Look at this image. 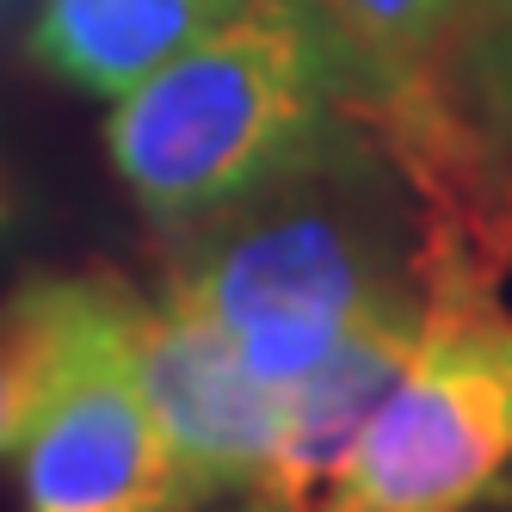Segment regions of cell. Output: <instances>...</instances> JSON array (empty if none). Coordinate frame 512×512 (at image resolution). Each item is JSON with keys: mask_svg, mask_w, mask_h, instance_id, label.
<instances>
[{"mask_svg": "<svg viewBox=\"0 0 512 512\" xmlns=\"http://www.w3.org/2000/svg\"><path fill=\"white\" fill-rule=\"evenodd\" d=\"M284 389L371 309L426 290V216L364 118L161 235V284Z\"/></svg>", "mask_w": 512, "mask_h": 512, "instance_id": "obj_1", "label": "cell"}, {"mask_svg": "<svg viewBox=\"0 0 512 512\" xmlns=\"http://www.w3.org/2000/svg\"><path fill=\"white\" fill-rule=\"evenodd\" d=\"M358 112V62L321 0H241L112 99L105 155L149 229L173 235Z\"/></svg>", "mask_w": 512, "mask_h": 512, "instance_id": "obj_2", "label": "cell"}, {"mask_svg": "<svg viewBox=\"0 0 512 512\" xmlns=\"http://www.w3.org/2000/svg\"><path fill=\"white\" fill-rule=\"evenodd\" d=\"M512 475V309L494 278L426 272V321L315 512H482Z\"/></svg>", "mask_w": 512, "mask_h": 512, "instance_id": "obj_3", "label": "cell"}, {"mask_svg": "<svg viewBox=\"0 0 512 512\" xmlns=\"http://www.w3.org/2000/svg\"><path fill=\"white\" fill-rule=\"evenodd\" d=\"M130 297L136 284L99 272L62 371L13 451L25 512H173L167 457L130 364Z\"/></svg>", "mask_w": 512, "mask_h": 512, "instance_id": "obj_4", "label": "cell"}, {"mask_svg": "<svg viewBox=\"0 0 512 512\" xmlns=\"http://www.w3.org/2000/svg\"><path fill=\"white\" fill-rule=\"evenodd\" d=\"M130 364L167 457L173 512H204L266 482L284 389L253 377L192 303L167 290H136Z\"/></svg>", "mask_w": 512, "mask_h": 512, "instance_id": "obj_5", "label": "cell"}, {"mask_svg": "<svg viewBox=\"0 0 512 512\" xmlns=\"http://www.w3.org/2000/svg\"><path fill=\"white\" fill-rule=\"evenodd\" d=\"M420 321H426V290L420 297H401V303H383L358 327H346L297 383H284L278 445H272L260 488L315 506L321 482L346 463L364 420L377 414V401L401 377V364H408V352L420 340Z\"/></svg>", "mask_w": 512, "mask_h": 512, "instance_id": "obj_6", "label": "cell"}, {"mask_svg": "<svg viewBox=\"0 0 512 512\" xmlns=\"http://www.w3.org/2000/svg\"><path fill=\"white\" fill-rule=\"evenodd\" d=\"M241 0H38L31 56L75 93L118 99Z\"/></svg>", "mask_w": 512, "mask_h": 512, "instance_id": "obj_7", "label": "cell"}, {"mask_svg": "<svg viewBox=\"0 0 512 512\" xmlns=\"http://www.w3.org/2000/svg\"><path fill=\"white\" fill-rule=\"evenodd\" d=\"M93 284H99V272L25 278L19 290L0 297V463L19 451L44 389L56 383L68 340H75V327L93 303Z\"/></svg>", "mask_w": 512, "mask_h": 512, "instance_id": "obj_8", "label": "cell"}, {"mask_svg": "<svg viewBox=\"0 0 512 512\" xmlns=\"http://www.w3.org/2000/svg\"><path fill=\"white\" fill-rule=\"evenodd\" d=\"M438 87L469 136L512 161V0H469Z\"/></svg>", "mask_w": 512, "mask_h": 512, "instance_id": "obj_9", "label": "cell"}, {"mask_svg": "<svg viewBox=\"0 0 512 512\" xmlns=\"http://www.w3.org/2000/svg\"><path fill=\"white\" fill-rule=\"evenodd\" d=\"M229 512H315V506L309 500H290V494H272V488H247L241 506H229Z\"/></svg>", "mask_w": 512, "mask_h": 512, "instance_id": "obj_10", "label": "cell"}, {"mask_svg": "<svg viewBox=\"0 0 512 512\" xmlns=\"http://www.w3.org/2000/svg\"><path fill=\"white\" fill-rule=\"evenodd\" d=\"M482 512H512V475H506V482H500L488 500H482Z\"/></svg>", "mask_w": 512, "mask_h": 512, "instance_id": "obj_11", "label": "cell"}, {"mask_svg": "<svg viewBox=\"0 0 512 512\" xmlns=\"http://www.w3.org/2000/svg\"><path fill=\"white\" fill-rule=\"evenodd\" d=\"M13 223V204H7V192H0V229H7Z\"/></svg>", "mask_w": 512, "mask_h": 512, "instance_id": "obj_12", "label": "cell"}]
</instances>
